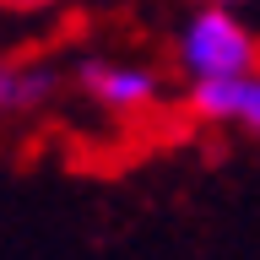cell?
I'll use <instances>...</instances> for the list:
<instances>
[{"mask_svg": "<svg viewBox=\"0 0 260 260\" xmlns=\"http://www.w3.org/2000/svg\"><path fill=\"white\" fill-rule=\"evenodd\" d=\"M174 60L184 65V76H239L260 65V38L239 22V6H217L201 0V11H190L179 22L174 38Z\"/></svg>", "mask_w": 260, "mask_h": 260, "instance_id": "1", "label": "cell"}, {"mask_svg": "<svg viewBox=\"0 0 260 260\" xmlns=\"http://www.w3.org/2000/svg\"><path fill=\"white\" fill-rule=\"evenodd\" d=\"M76 81H81V92L92 98L103 114H119V119L146 114V109L162 103V76L152 71V65H130V60H103V54H92V60H81Z\"/></svg>", "mask_w": 260, "mask_h": 260, "instance_id": "2", "label": "cell"}, {"mask_svg": "<svg viewBox=\"0 0 260 260\" xmlns=\"http://www.w3.org/2000/svg\"><path fill=\"white\" fill-rule=\"evenodd\" d=\"M195 119L206 125H233L244 136H260V65L239 71V76H201L184 92Z\"/></svg>", "mask_w": 260, "mask_h": 260, "instance_id": "3", "label": "cell"}, {"mask_svg": "<svg viewBox=\"0 0 260 260\" xmlns=\"http://www.w3.org/2000/svg\"><path fill=\"white\" fill-rule=\"evenodd\" d=\"M60 92V71L38 60H6L0 54V119H16V114H38L54 103Z\"/></svg>", "mask_w": 260, "mask_h": 260, "instance_id": "4", "label": "cell"}, {"mask_svg": "<svg viewBox=\"0 0 260 260\" xmlns=\"http://www.w3.org/2000/svg\"><path fill=\"white\" fill-rule=\"evenodd\" d=\"M6 11H44V6H54V0H0Z\"/></svg>", "mask_w": 260, "mask_h": 260, "instance_id": "5", "label": "cell"}, {"mask_svg": "<svg viewBox=\"0 0 260 260\" xmlns=\"http://www.w3.org/2000/svg\"><path fill=\"white\" fill-rule=\"evenodd\" d=\"M217 6H249V0H217Z\"/></svg>", "mask_w": 260, "mask_h": 260, "instance_id": "6", "label": "cell"}]
</instances>
